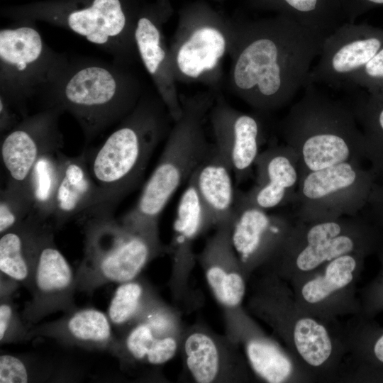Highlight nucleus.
<instances>
[{
    "label": "nucleus",
    "instance_id": "f257e3e1",
    "mask_svg": "<svg viewBox=\"0 0 383 383\" xmlns=\"http://www.w3.org/2000/svg\"><path fill=\"white\" fill-rule=\"evenodd\" d=\"M235 23V93L260 111L284 106L307 84L326 36L282 14Z\"/></svg>",
    "mask_w": 383,
    "mask_h": 383
},
{
    "label": "nucleus",
    "instance_id": "f03ea898",
    "mask_svg": "<svg viewBox=\"0 0 383 383\" xmlns=\"http://www.w3.org/2000/svg\"><path fill=\"white\" fill-rule=\"evenodd\" d=\"M252 284L247 307L283 342L311 382L338 379L345 355L341 323H326L304 311L290 285L268 270Z\"/></svg>",
    "mask_w": 383,
    "mask_h": 383
},
{
    "label": "nucleus",
    "instance_id": "7ed1b4c3",
    "mask_svg": "<svg viewBox=\"0 0 383 383\" xmlns=\"http://www.w3.org/2000/svg\"><path fill=\"white\" fill-rule=\"evenodd\" d=\"M142 97L140 84L123 65L70 59L52 83L43 108L68 112L89 141L131 113Z\"/></svg>",
    "mask_w": 383,
    "mask_h": 383
},
{
    "label": "nucleus",
    "instance_id": "20e7f679",
    "mask_svg": "<svg viewBox=\"0 0 383 383\" xmlns=\"http://www.w3.org/2000/svg\"><path fill=\"white\" fill-rule=\"evenodd\" d=\"M297 154L301 177L344 162L365 160V136L347 101L307 83L280 125Z\"/></svg>",
    "mask_w": 383,
    "mask_h": 383
},
{
    "label": "nucleus",
    "instance_id": "39448f33",
    "mask_svg": "<svg viewBox=\"0 0 383 383\" xmlns=\"http://www.w3.org/2000/svg\"><path fill=\"white\" fill-rule=\"evenodd\" d=\"M167 114L161 99L142 96L102 145L87 155L98 187L97 203L88 211L113 213L138 187L152 153L168 133Z\"/></svg>",
    "mask_w": 383,
    "mask_h": 383
},
{
    "label": "nucleus",
    "instance_id": "423d86ee",
    "mask_svg": "<svg viewBox=\"0 0 383 383\" xmlns=\"http://www.w3.org/2000/svg\"><path fill=\"white\" fill-rule=\"evenodd\" d=\"M182 114L168 133L159 161L136 204L120 220L139 232H159V218L172 196L188 180L209 144L204 119L212 106L208 96L181 99Z\"/></svg>",
    "mask_w": 383,
    "mask_h": 383
},
{
    "label": "nucleus",
    "instance_id": "0eeeda50",
    "mask_svg": "<svg viewBox=\"0 0 383 383\" xmlns=\"http://www.w3.org/2000/svg\"><path fill=\"white\" fill-rule=\"evenodd\" d=\"M140 0H43L4 7L13 21L44 22L84 38L127 65L138 57L134 30Z\"/></svg>",
    "mask_w": 383,
    "mask_h": 383
},
{
    "label": "nucleus",
    "instance_id": "6e6552de",
    "mask_svg": "<svg viewBox=\"0 0 383 383\" xmlns=\"http://www.w3.org/2000/svg\"><path fill=\"white\" fill-rule=\"evenodd\" d=\"M383 228L362 213L332 220H296L281 246L260 270H268L292 283L343 255L376 253Z\"/></svg>",
    "mask_w": 383,
    "mask_h": 383
},
{
    "label": "nucleus",
    "instance_id": "1a4fd4ad",
    "mask_svg": "<svg viewBox=\"0 0 383 383\" xmlns=\"http://www.w3.org/2000/svg\"><path fill=\"white\" fill-rule=\"evenodd\" d=\"M84 257L77 272V289L92 293L109 283L139 277L153 259L166 252L159 233L135 231L112 212L84 213Z\"/></svg>",
    "mask_w": 383,
    "mask_h": 383
},
{
    "label": "nucleus",
    "instance_id": "9d476101",
    "mask_svg": "<svg viewBox=\"0 0 383 383\" xmlns=\"http://www.w3.org/2000/svg\"><path fill=\"white\" fill-rule=\"evenodd\" d=\"M69 57L50 48L35 22L15 21L0 30V97L22 117L43 100Z\"/></svg>",
    "mask_w": 383,
    "mask_h": 383
},
{
    "label": "nucleus",
    "instance_id": "9b49d317",
    "mask_svg": "<svg viewBox=\"0 0 383 383\" xmlns=\"http://www.w3.org/2000/svg\"><path fill=\"white\" fill-rule=\"evenodd\" d=\"M375 182L370 168L350 161L301 177L292 201L296 220L304 222L353 216L365 207Z\"/></svg>",
    "mask_w": 383,
    "mask_h": 383
},
{
    "label": "nucleus",
    "instance_id": "f8f14e48",
    "mask_svg": "<svg viewBox=\"0 0 383 383\" xmlns=\"http://www.w3.org/2000/svg\"><path fill=\"white\" fill-rule=\"evenodd\" d=\"M366 257L359 253L343 255L289 284L295 301L307 313L328 323L361 314L357 284Z\"/></svg>",
    "mask_w": 383,
    "mask_h": 383
},
{
    "label": "nucleus",
    "instance_id": "ddd939ff",
    "mask_svg": "<svg viewBox=\"0 0 383 383\" xmlns=\"http://www.w3.org/2000/svg\"><path fill=\"white\" fill-rule=\"evenodd\" d=\"M233 26L204 1L183 8L180 32L169 49L175 78L197 79L213 72L231 45Z\"/></svg>",
    "mask_w": 383,
    "mask_h": 383
},
{
    "label": "nucleus",
    "instance_id": "4468645a",
    "mask_svg": "<svg viewBox=\"0 0 383 383\" xmlns=\"http://www.w3.org/2000/svg\"><path fill=\"white\" fill-rule=\"evenodd\" d=\"M185 373L197 383H238L252 379L238 344L201 323L185 328L179 348Z\"/></svg>",
    "mask_w": 383,
    "mask_h": 383
},
{
    "label": "nucleus",
    "instance_id": "2eb2a0df",
    "mask_svg": "<svg viewBox=\"0 0 383 383\" xmlns=\"http://www.w3.org/2000/svg\"><path fill=\"white\" fill-rule=\"evenodd\" d=\"M382 48V28L345 21L324 38L307 83L343 88L349 78Z\"/></svg>",
    "mask_w": 383,
    "mask_h": 383
},
{
    "label": "nucleus",
    "instance_id": "dca6fc26",
    "mask_svg": "<svg viewBox=\"0 0 383 383\" xmlns=\"http://www.w3.org/2000/svg\"><path fill=\"white\" fill-rule=\"evenodd\" d=\"M62 113L57 107L43 108L23 117L3 135L1 159L7 184L27 189V179L38 160L45 153L60 150L63 136L59 119Z\"/></svg>",
    "mask_w": 383,
    "mask_h": 383
},
{
    "label": "nucleus",
    "instance_id": "f3484780",
    "mask_svg": "<svg viewBox=\"0 0 383 383\" xmlns=\"http://www.w3.org/2000/svg\"><path fill=\"white\" fill-rule=\"evenodd\" d=\"M77 290L75 273L57 247L50 225L38 250L29 289L31 299L24 306L23 318L30 325L57 311L74 310Z\"/></svg>",
    "mask_w": 383,
    "mask_h": 383
},
{
    "label": "nucleus",
    "instance_id": "a211bd4d",
    "mask_svg": "<svg viewBox=\"0 0 383 383\" xmlns=\"http://www.w3.org/2000/svg\"><path fill=\"white\" fill-rule=\"evenodd\" d=\"M223 313L226 335L242 348L252 374L260 380L311 382L286 348L267 335L242 306Z\"/></svg>",
    "mask_w": 383,
    "mask_h": 383
},
{
    "label": "nucleus",
    "instance_id": "6ab92c4d",
    "mask_svg": "<svg viewBox=\"0 0 383 383\" xmlns=\"http://www.w3.org/2000/svg\"><path fill=\"white\" fill-rule=\"evenodd\" d=\"M172 12L169 0L140 4L134 40L138 57L152 78L169 115L176 121L182 114V106L176 90L170 50L166 47L162 31L163 23Z\"/></svg>",
    "mask_w": 383,
    "mask_h": 383
},
{
    "label": "nucleus",
    "instance_id": "aec40b11",
    "mask_svg": "<svg viewBox=\"0 0 383 383\" xmlns=\"http://www.w3.org/2000/svg\"><path fill=\"white\" fill-rule=\"evenodd\" d=\"M294 222L284 215L269 213L235 194L231 241L248 280L272 259Z\"/></svg>",
    "mask_w": 383,
    "mask_h": 383
},
{
    "label": "nucleus",
    "instance_id": "412c9836",
    "mask_svg": "<svg viewBox=\"0 0 383 383\" xmlns=\"http://www.w3.org/2000/svg\"><path fill=\"white\" fill-rule=\"evenodd\" d=\"M207 214L191 177L179 201L173 223V234L167 252L171 257L172 272L169 286L173 299L189 304L193 297L189 279L197 260L194 243L197 237L211 228Z\"/></svg>",
    "mask_w": 383,
    "mask_h": 383
},
{
    "label": "nucleus",
    "instance_id": "4be33fe9",
    "mask_svg": "<svg viewBox=\"0 0 383 383\" xmlns=\"http://www.w3.org/2000/svg\"><path fill=\"white\" fill-rule=\"evenodd\" d=\"M214 145L229 162L237 186L252 175L255 162L265 141L260 120L218 101L211 109Z\"/></svg>",
    "mask_w": 383,
    "mask_h": 383
},
{
    "label": "nucleus",
    "instance_id": "5701e85b",
    "mask_svg": "<svg viewBox=\"0 0 383 383\" xmlns=\"http://www.w3.org/2000/svg\"><path fill=\"white\" fill-rule=\"evenodd\" d=\"M255 183L248 191L236 189L243 201L265 211L292 204L301 179L299 159L288 145L270 146L255 162Z\"/></svg>",
    "mask_w": 383,
    "mask_h": 383
},
{
    "label": "nucleus",
    "instance_id": "b1692460",
    "mask_svg": "<svg viewBox=\"0 0 383 383\" xmlns=\"http://www.w3.org/2000/svg\"><path fill=\"white\" fill-rule=\"evenodd\" d=\"M232 222L216 228L197 255L207 285L223 310L242 306L248 282L232 245Z\"/></svg>",
    "mask_w": 383,
    "mask_h": 383
},
{
    "label": "nucleus",
    "instance_id": "393cba45",
    "mask_svg": "<svg viewBox=\"0 0 383 383\" xmlns=\"http://www.w3.org/2000/svg\"><path fill=\"white\" fill-rule=\"evenodd\" d=\"M107 313L95 308H76L61 318L31 326L30 340L46 337L87 350H107L121 358L120 339L114 335Z\"/></svg>",
    "mask_w": 383,
    "mask_h": 383
},
{
    "label": "nucleus",
    "instance_id": "a878e982",
    "mask_svg": "<svg viewBox=\"0 0 383 383\" xmlns=\"http://www.w3.org/2000/svg\"><path fill=\"white\" fill-rule=\"evenodd\" d=\"M350 318L341 324L345 355L338 380L383 383V326L362 314Z\"/></svg>",
    "mask_w": 383,
    "mask_h": 383
},
{
    "label": "nucleus",
    "instance_id": "bb28decb",
    "mask_svg": "<svg viewBox=\"0 0 383 383\" xmlns=\"http://www.w3.org/2000/svg\"><path fill=\"white\" fill-rule=\"evenodd\" d=\"M190 177L211 228L232 221L236 192L233 172L226 158L214 144L210 145Z\"/></svg>",
    "mask_w": 383,
    "mask_h": 383
},
{
    "label": "nucleus",
    "instance_id": "cd10ccee",
    "mask_svg": "<svg viewBox=\"0 0 383 383\" xmlns=\"http://www.w3.org/2000/svg\"><path fill=\"white\" fill-rule=\"evenodd\" d=\"M98 187L92 177L87 152L76 157L64 155L51 219L60 228L71 218L93 209Z\"/></svg>",
    "mask_w": 383,
    "mask_h": 383
},
{
    "label": "nucleus",
    "instance_id": "c85d7f7f",
    "mask_svg": "<svg viewBox=\"0 0 383 383\" xmlns=\"http://www.w3.org/2000/svg\"><path fill=\"white\" fill-rule=\"evenodd\" d=\"M50 225L32 213L1 235V274L30 289L40 243Z\"/></svg>",
    "mask_w": 383,
    "mask_h": 383
},
{
    "label": "nucleus",
    "instance_id": "c756f323",
    "mask_svg": "<svg viewBox=\"0 0 383 383\" xmlns=\"http://www.w3.org/2000/svg\"><path fill=\"white\" fill-rule=\"evenodd\" d=\"M250 7L289 16L326 36L346 21L338 0H246Z\"/></svg>",
    "mask_w": 383,
    "mask_h": 383
},
{
    "label": "nucleus",
    "instance_id": "7c9ffc66",
    "mask_svg": "<svg viewBox=\"0 0 383 383\" xmlns=\"http://www.w3.org/2000/svg\"><path fill=\"white\" fill-rule=\"evenodd\" d=\"M347 101L365 136V158L376 183L383 184V96L359 90Z\"/></svg>",
    "mask_w": 383,
    "mask_h": 383
},
{
    "label": "nucleus",
    "instance_id": "2f4dec72",
    "mask_svg": "<svg viewBox=\"0 0 383 383\" xmlns=\"http://www.w3.org/2000/svg\"><path fill=\"white\" fill-rule=\"evenodd\" d=\"M64 154L60 150L42 155L32 168L26 182L33 213L43 221L51 218L61 176Z\"/></svg>",
    "mask_w": 383,
    "mask_h": 383
},
{
    "label": "nucleus",
    "instance_id": "473e14b6",
    "mask_svg": "<svg viewBox=\"0 0 383 383\" xmlns=\"http://www.w3.org/2000/svg\"><path fill=\"white\" fill-rule=\"evenodd\" d=\"M159 296L143 279L119 283L110 301L107 315L113 326L128 329Z\"/></svg>",
    "mask_w": 383,
    "mask_h": 383
},
{
    "label": "nucleus",
    "instance_id": "72a5a7b5",
    "mask_svg": "<svg viewBox=\"0 0 383 383\" xmlns=\"http://www.w3.org/2000/svg\"><path fill=\"white\" fill-rule=\"evenodd\" d=\"M32 213L28 190L6 184L0 194V235L18 225Z\"/></svg>",
    "mask_w": 383,
    "mask_h": 383
},
{
    "label": "nucleus",
    "instance_id": "f704fd0d",
    "mask_svg": "<svg viewBox=\"0 0 383 383\" xmlns=\"http://www.w3.org/2000/svg\"><path fill=\"white\" fill-rule=\"evenodd\" d=\"M343 89L348 91H362L373 96H383V48L349 78Z\"/></svg>",
    "mask_w": 383,
    "mask_h": 383
},
{
    "label": "nucleus",
    "instance_id": "c9c22d12",
    "mask_svg": "<svg viewBox=\"0 0 383 383\" xmlns=\"http://www.w3.org/2000/svg\"><path fill=\"white\" fill-rule=\"evenodd\" d=\"M12 296L0 297L1 345L25 342L30 340L31 326L27 323L13 302Z\"/></svg>",
    "mask_w": 383,
    "mask_h": 383
},
{
    "label": "nucleus",
    "instance_id": "e433bc0d",
    "mask_svg": "<svg viewBox=\"0 0 383 383\" xmlns=\"http://www.w3.org/2000/svg\"><path fill=\"white\" fill-rule=\"evenodd\" d=\"M43 379L28 358L16 355L2 354L0 356V382L25 383Z\"/></svg>",
    "mask_w": 383,
    "mask_h": 383
},
{
    "label": "nucleus",
    "instance_id": "4c0bfd02",
    "mask_svg": "<svg viewBox=\"0 0 383 383\" xmlns=\"http://www.w3.org/2000/svg\"><path fill=\"white\" fill-rule=\"evenodd\" d=\"M380 263L377 275L360 291L361 314L373 318L383 312V242L377 252Z\"/></svg>",
    "mask_w": 383,
    "mask_h": 383
},
{
    "label": "nucleus",
    "instance_id": "58836bf2",
    "mask_svg": "<svg viewBox=\"0 0 383 383\" xmlns=\"http://www.w3.org/2000/svg\"><path fill=\"white\" fill-rule=\"evenodd\" d=\"M346 21L356 20L367 11L383 6V0H338Z\"/></svg>",
    "mask_w": 383,
    "mask_h": 383
},
{
    "label": "nucleus",
    "instance_id": "ea45409f",
    "mask_svg": "<svg viewBox=\"0 0 383 383\" xmlns=\"http://www.w3.org/2000/svg\"><path fill=\"white\" fill-rule=\"evenodd\" d=\"M362 214L383 228V184L374 183Z\"/></svg>",
    "mask_w": 383,
    "mask_h": 383
},
{
    "label": "nucleus",
    "instance_id": "a19ab883",
    "mask_svg": "<svg viewBox=\"0 0 383 383\" xmlns=\"http://www.w3.org/2000/svg\"><path fill=\"white\" fill-rule=\"evenodd\" d=\"M18 113L15 111L3 98L0 97V132L3 135L16 126Z\"/></svg>",
    "mask_w": 383,
    "mask_h": 383
}]
</instances>
